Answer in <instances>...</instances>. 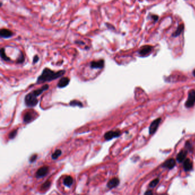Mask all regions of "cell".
<instances>
[{"label": "cell", "instance_id": "3957f363", "mask_svg": "<svg viewBox=\"0 0 195 195\" xmlns=\"http://www.w3.org/2000/svg\"><path fill=\"white\" fill-rule=\"evenodd\" d=\"M195 104V90H191L188 93V99L185 104L187 108H191Z\"/></svg>", "mask_w": 195, "mask_h": 195}, {"label": "cell", "instance_id": "ac0fdd59", "mask_svg": "<svg viewBox=\"0 0 195 195\" xmlns=\"http://www.w3.org/2000/svg\"><path fill=\"white\" fill-rule=\"evenodd\" d=\"M70 105L71 106H73V107H75V106H78L79 107H82L83 105V104L78 101V100H73L72 101H70Z\"/></svg>", "mask_w": 195, "mask_h": 195}, {"label": "cell", "instance_id": "2e32d148", "mask_svg": "<svg viewBox=\"0 0 195 195\" xmlns=\"http://www.w3.org/2000/svg\"><path fill=\"white\" fill-rule=\"evenodd\" d=\"M1 59L5 61H9L10 60V58L7 56L6 52H5V50L3 48H1Z\"/></svg>", "mask_w": 195, "mask_h": 195}, {"label": "cell", "instance_id": "44dd1931", "mask_svg": "<svg viewBox=\"0 0 195 195\" xmlns=\"http://www.w3.org/2000/svg\"><path fill=\"white\" fill-rule=\"evenodd\" d=\"M158 182H159V179L158 178H156L150 183L149 186L151 188H154L158 184Z\"/></svg>", "mask_w": 195, "mask_h": 195}, {"label": "cell", "instance_id": "5b68a950", "mask_svg": "<svg viewBox=\"0 0 195 195\" xmlns=\"http://www.w3.org/2000/svg\"><path fill=\"white\" fill-rule=\"evenodd\" d=\"M161 119L158 118V119H156L152 122L150 127V129H149V132L150 134H153L156 132V130H157L161 123Z\"/></svg>", "mask_w": 195, "mask_h": 195}, {"label": "cell", "instance_id": "7402d4cb", "mask_svg": "<svg viewBox=\"0 0 195 195\" xmlns=\"http://www.w3.org/2000/svg\"><path fill=\"white\" fill-rule=\"evenodd\" d=\"M183 28H184V26H183V25H180V26L178 28V29H177V32H176L174 34V36H176L179 35V34L181 33V32H182V30H183Z\"/></svg>", "mask_w": 195, "mask_h": 195}, {"label": "cell", "instance_id": "e0dca14e", "mask_svg": "<svg viewBox=\"0 0 195 195\" xmlns=\"http://www.w3.org/2000/svg\"><path fill=\"white\" fill-rule=\"evenodd\" d=\"M33 119V115L30 112H27L23 117L24 123H29Z\"/></svg>", "mask_w": 195, "mask_h": 195}, {"label": "cell", "instance_id": "6da1fadb", "mask_svg": "<svg viewBox=\"0 0 195 195\" xmlns=\"http://www.w3.org/2000/svg\"><path fill=\"white\" fill-rule=\"evenodd\" d=\"M65 70H61L58 72H54L49 68H45L41 74L38 77L37 80V84H42L45 82L51 81L57 79L65 74Z\"/></svg>", "mask_w": 195, "mask_h": 195}, {"label": "cell", "instance_id": "4fadbf2b", "mask_svg": "<svg viewBox=\"0 0 195 195\" xmlns=\"http://www.w3.org/2000/svg\"><path fill=\"white\" fill-rule=\"evenodd\" d=\"M152 49L151 46H145L140 50L139 53L141 56H146L151 52Z\"/></svg>", "mask_w": 195, "mask_h": 195}, {"label": "cell", "instance_id": "7a4b0ae2", "mask_svg": "<svg viewBox=\"0 0 195 195\" xmlns=\"http://www.w3.org/2000/svg\"><path fill=\"white\" fill-rule=\"evenodd\" d=\"M48 88L49 85L46 84L41 88L34 90L28 94L25 97V103L26 105L28 107H35L39 102L37 97Z\"/></svg>", "mask_w": 195, "mask_h": 195}, {"label": "cell", "instance_id": "9c48e42d", "mask_svg": "<svg viewBox=\"0 0 195 195\" xmlns=\"http://www.w3.org/2000/svg\"><path fill=\"white\" fill-rule=\"evenodd\" d=\"M176 165V160L174 158H170L164 163L163 164V168H166L169 170L173 169Z\"/></svg>", "mask_w": 195, "mask_h": 195}, {"label": "cell", "instance_id": "ffe728a7", "mask_svg": "<svg viewBox=\"0 0 195 195\" xmlns=\"http://www.w3.org/2000/svg\"><path fill=\"white\" fill-rule=\"evenodd\" d=\"M61 151L60 150H57L55 152H54L52 156V158L54 160L57 159L61 154Z\"/></svg>", "mask_w": 195, "mask_h": 195}, {"label": "cell", "instance_id": "9a60e30c", "mask_svg": "<svg viewBox=\"0 0 195 195\" xmlns=\"http://www.w3.org/2000/svg\"><path fill=\"white\" fill-rule=\"evenodd\" d=\"M73 183V180L70 176H66L64 180V184L66 187H70Z\"/></svg>", "mask_w": 195, "mask_h": 195}, {"label": "cell", "instance_id": "52a82bcc", "mask_svg": "<svg viewBox=\"0 0 195 195\" xmlns=\"http://www.w3.org/2000/svg\"><path fill=\"white\" fill-rule=\"evenodd\" d=\"M13 33L8 29H5V28H2L0 30V36L1 37L3 38V39H8L10 38L11 37H12L13 36Z\"/></svg>", "mask_w": 195, "mask_h": 195}, {"label": "cell", "instance_id": "277c9868", "mask_svg": "<svg viewBox=\"0 0 195 195\" xmlns=\"http://www.w3.org/2000/svg\"><path fill=\"white\" fill-rule=\"evenodd\" d=\"M120 134L121 132L120 130H110L104 134V138L106 140H110L114 138L119 137Z\"/></svg>", "mask_w": 195, "mask_h": 195}, {"label": "cell", "instance_id": "5bb4252c", "mask_svg": "<svg viewBox=\"0 0 195 195\" xmlns=\"http://www.w3.org/2000/svg\"><path fill=\"white\" fill-rule=\"evenodd\" d=\"M69 81H70V80H69V78L63 77L59 81V82L57 84V87L59 88H60L66 87L68 85V84L69 83Z\"/></svg>", "mask_w": 195, "mask_h": 195}, {"label": "cell", "instance_id": "4316f807", "mask_svg": "<svg viewBox=\"0 0 195 195\" xmlns=\"http://www.w3.org/2000/svg\"><path fill=\"white\" fill-rule=\"evenodd\" d=\"M185 146H186V148L188 149L187 150H190V149H191V144L189 143V141H187L185 144Z\"/></svg>", "mask_w": 195, "mask_h": 195}, {"label": "cell", "instance_id": "8fae6325", "mask_svg": "<svg viewBox=\"0 0 195 195\" xmlns=\"http://www.w3.org/2000/svg\"><path fill=\"white\" fill-rule=\"evenodd\" d=\"M187 156V150H182L179 152L177 156V161L178 163H183L185 160L186 157Z\"/></svg>", "mask_w": 195, "mask_h": 195}, {"label": "cell", "instance_id": "d4e9b609", "mask_svg": "<svg viewBox=\"0 0 195 195\" xmlns=\"http://www.w3.org/2000/svg\"><path fill=\"white\" fill-rule=\"evenodd\" d=\"M37 157V154H34V155H33V156L30 157V163H33V162H34V161L36 160Z\"/></svg>", "mask_w": 195, "mask_h": 195}, {"label": "cell", "instance_id": "83f0119b", "mask_svg": "<svg viewBox=\"0 0 195 195\" xmlns=\"http://www.w3.org/2000/svg\"><path fill=\"white\" fill-rule=\"evenodd\" d=\"M145 195H147V194H152V192H151V191H148L146 192L145 193Z\"/></svg>", "mask_w": 195, "mask_h": 195}, {"label": "cell", "instance_id": "cb8c5ba5", "mask_svg": "<svg viewBox=\"0 0 195 195\" xmlns=\"http://www.w3.org/2000/svg\"><path fill=\"white\" fill-rule=\"evenodd\" d=\"M24 60H25V57H24V55L22 53H21V54L20 55L19 59H17V63H19V64H21L22 63L24 62Z\"/></svg>", "mask_w": 195, "mask_h": 195}, {"label": "cell", "instance_id": "7c38bea8", "mask_svg": "<svg viewBox=\"0 0 195 195\" xmlns=\"http://www.w3.org/2000/svg\"><path fill=\"white\" fill-rule=\"evenodd\" d=\"M119 183L120 181L118 178H113L111 180H110L108 183H107V187L109 189L114 188L119 185Z\"/></svg>", "mask_w": 195, "mask_h": 195}, {"label": "cell", "instance_id": "d6986e66", "mask_svg": "<svg viewBox=\"0 0 195 195\" xmlns=\"http://www.w3.org/2000/svg\"><path fill=\"white\" fill-rule=\"evenodd\" d=\"M50 181H49V180H47L46 182H45L43 183V184L41 185V189L43 190V191H44V190H46L47 189H48L50 186Z\"/></svg>", "mask_w": 195, "mask_h": 195}, {"label": "cell", "instance_id": "30bf717a", "mask_svg": "<svg viewBox=\"0 0 195 195\" xmlns=\"http://www.w3.org/2000/svg\"><path fill=\"white\" fill-rule=\"evenodd\" d=\"M183 167L186 172L190 171L193 168V163L192 161L188 158L185 159L183 162Z\"/></svg>", "mask_w": 195, "mask_h": 195}, {"label": "cell", "instance_id": "603a6c76", "mask_svg": "<svg viewBox=\"0 0 195 195\" xmlns=\"http://www.w3.org/2000/svg\"><path fill=\"white\" fill-rule=\"evenodd\" d=\"M17 130H12L9 134V137L10 139H13L17 135Z\"/></svg>", "mask_w": 195, "mask_h": 195}, {"label": "cell", "instance_id": "ba28073f", "mask_svg": "<svg viewBox=\"0 0 195 195\" xmlns=\"http://www.w3.org/2000/svg\"><path fill=\"white\" fill-rule=\"evenodd\" d=\"M48 171H49V167L47 166H43L38 170L36 174V176L37 178L43 177L48 174Z\"/></svg>", "mask_w": 195, "mask_h": 195}, {"label": "cell", "instance_id": "484cf974", "mask_svg": "<svg viewBox=\"0 0 195 195\" xmlns=\"http://www.w3.org/2000/svg\"><path fill=\"white\" fill-rule=\"evenodd\" d=\"M39 60V57L37 55H36L34 57H33V63L35 64L36 63H37Z\"/></svg>", "mask_w": 195, "mask_h": 195}, {"label": "cell", "instance_id": "8992f818", "mask_svg": "<svg viewBox=\"0 0 195 195\" xmlns=\"http://www.w3.org/2000/svg\"><path fill=\"white\" fill-rule=\"evenodd\" d=\"M104 60H100L99 61H93L90 63V68L92 69H102L104 66Z\"/></svg>", "mask_w": 195, "mask_h": 195}, {"label": "cell", "instance_id": "f1b7e54d", "mask_svg": "<svg viewBox=\"0 0 195 195\" xmlns=\"http://www.w3.org/2000/svg\"><path fill=\"white\" fill-rule=\"evenodd\" d=\"M193 74H194V76L195 77V69L194 70V72H193Z\"/></svg>", "mask_w": 195, "mask_h": 195}]
</instances>
